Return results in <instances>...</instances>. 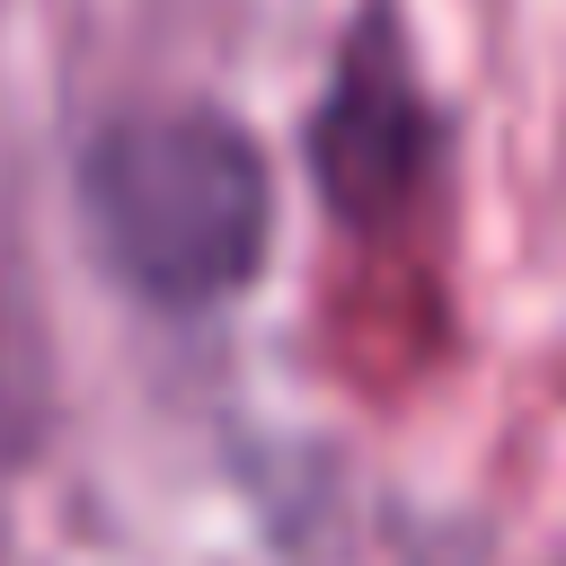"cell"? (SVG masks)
Segmentation results:
<instances>
[{
    "instance_id": "7a4b0ae2",
    "label": "cell",
    "mask_w": 566,
    "mask_h": 566,
    "mask_svg": "<svg viewBox=\"0 0 566 566\" xmlns=\"http://www.w3.org/2000/svg\"><path fill=\"white\" fill-rule=\"evenodd\" d=\"M433 159V106L407 80L398 27L389 9L363 18V35H345L336 88L318 106V186L345 221H371L380 203H398Z\"/></svg>"
},
{
    "instance_id": "6da1fadb",
    "label": "cell",
    "mask_w": 566,
    "mask_h": 566,
    "mask_svg": "<svg viewBox=\"0 0 566 566\" xmlns=\"http://www.w3.org/2000/svg\"><path fill=\"white\" fill-rule=\"evenodd\" d=\"M80 212L106 274L159 310H212L265 265L274 177L221 106H133L80 150Z\"/></svg>"
}]
</instances>
